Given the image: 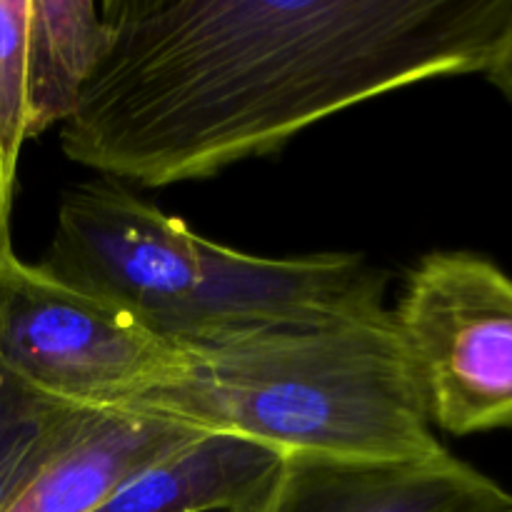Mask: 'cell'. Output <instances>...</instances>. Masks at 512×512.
Masks as SVG:
<instances>
[{"label":"cell","instance_id":"1","mask_svg":"<svg viewBox=\"0 0 512 512\" xmlns=\"http://www.w3.org/2000/svg\"><path fill=\"white\" fill-rule=\"evenodd\" d=\"M60 143L143 188L203 180L390 90L485 73L512 0H105Z\"/></svg>","mask_w":512,"mask_h":512},{"label":"cell","instance_id":"8","mask_svg":"<svg viewBox=\"0 0 512 512\" xmlns=\"http://www.w3.org/2000/svg\"><path fill=\"white\" fill-rule=\"evenodd\" d=\"M283 460L253 440L205 433L135 475L95 512H260Z\"/></svg>","mask_w":512,"mask_h":512},{"label":"cell","instance_id":"5","mask_svg":"<svg viewBox=\"0 0 512 512\" xmlns=\"http://www.w3.org/2000/svg\"><path fill=\"white\" fill-rule=\"evenodd\" d=\"M395 330L433 428L473 435L512 428V278L463 250L410 270Z\"/></svg>","mask_w":512,"mask_h":512},{"label":"cell","instance_id":"2","mask_svg":"<svg viewBox=\"0 0 512 512\" xmlns=\"http://www.w3.org/2000/svg\"><path fill=\"white\" fill-rule=\"evenodd\" d=\"M183 350L185 373L133 410L238 435L283 458L403 463L445 453L385 308L263 325Z\"/></svg>","mask_w":512,"mask_h":512},{"label":"cell","instance_id":"14","mask_svg":"<svg viewBox=\"0 0 512 512\" xmlns=\"http://www.w3.org/2000/svg\"><path fill=\"white\" fill-rule=\"evenodd\" d=\"M510 512H512V510H510Z\"/></svg>","mask_w":512,"mask_h":512},{"label":"cell","instance_id":"12","mask_svg":"<svg viewBox=\"0 0 512 512\" xmlns=\"http://www.w3.org/2000/svg\"><path fill=\"white\" fill-rule=\"evenodd\" d=\"M485 75H488L490 83L512 103V20L508 30H505L503 40H500L498 50H495L493 60L485 68Z\"/></svg>","mask_w":512,"mask_h":512},{"label":"cell","instance_id":"4","mask_svg":"<svg viewBox=\"0 0 512 512\" xmlns=\"http://www.w3.org/2000/svg\"><path fill=\"white\" fill-rule=\"evenodd\" d=\"M0 365L28 388L88 410L138 408L185 373V350L133 315L0 255Z\"/></svg>","mask_w":512,"mask_h":512},{"label":"cell","instance_id":"3","mask_svg":"<svg viewBox=\"0 0 512 512\" xmlns=\"http://www.w3.org/2000/svg\"><path fill=\"white\" fill-rule=\"evenodd\" d=\"M40 265L180 348L263 325L383 310L388 283L363 255L258 258L210 243L108 178L63 195Z\"/></svg>","mask_w":512,"mask_h":512},{"label":"cell","instance_id":"7","mask_svg":"<svg viewBox=\"0 0 512 512\" xmlns=\"http://www.w3.org/2000/svg\"><path fill=\"white\" fill-rule=\"evenodd\" d=\"M200 435L148 410H93L5 512H95L135 475Z\"/></svg>","mask_w":512,"mask_h":512},{"label":"cell","instance_id":"6","mask_svg":"<svg viewBox=\"0 0 512 512\" xmlns=\"http://www.w3.org/2000/svg\"><path fill=\"white\" fill-rule=\"evenodd\" d=\"M512 495L445 450L428 460L285 458L260 512H510Z\"/></svg>","mask_w":512,"mask_h":512},{"label":"cell","instance_id":"11","mask_svg":"<svg viewBox=\"0 0 512 512\" xmlns=\"http://www.w3.org/2000/svg\"><path fill=\"white\" fill-rule=\"evenodd\" d=\"M30 0H0V160L10 180L28 135Z\"/></svg>","mask_w":512,"mask_h":512},{"label":"cell","instance_id":"13","mask_svg":"<svg viewBox=\"0 0 512 512\" xmlns=\"http://www.w3.org/2000/svg\"><path fill=\"white\" fill-rule=\"evenodd\" d=\"M13 193H15V180L8 178L0 160V255L10 253V210H13Z\"/></svg>","mask_w":512,"mask_h":512},{"label":"cell","instance_id":"9","mask_svg":"<svg viewBox=\"0 0 512 512\" xmlns=\"http://www.w3.org/2000/svg\"><path fill=\"white\" fill-rule=\"evenodd\" d=\"M105 25L93 0H30L28 135L63 125L100 58Z\"/></svg>","mask_w":512,"mask_h":512},{"label":"cell","instance_id":"10","mask_svg":"<svg viewBox=\"0 0 512 512\" xmlns=\"http://www.w3.org/2000/svg\"><path fill=\"white\" fill-rule=\"evenodd\" d=\"M90 413L28 388L0 365V512L13 505Z\"/></svg>","mask_w":512,"mask_h":512}]
</instances>
